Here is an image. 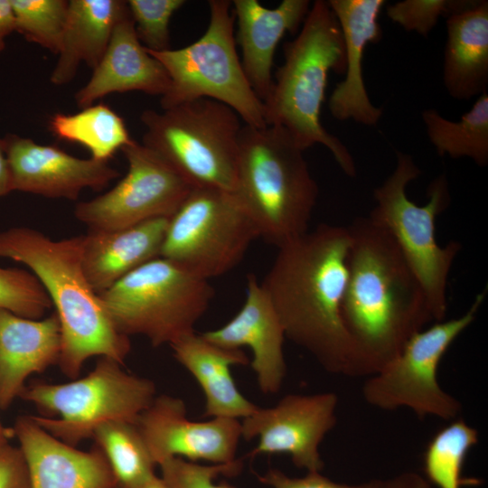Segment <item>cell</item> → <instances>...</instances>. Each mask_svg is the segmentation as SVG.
Listing matches in <instances>:
<instances>
[{
    "label": "cell",
    "mask_w": 488,
    "mask_h": 488,
    "mask_svg": "<svg viewBox=\"0 0 488 488\" xmlns=\"http://www.w3.org/2000/svg\"><path fill=\"white\" fill-rule=\"evenodd\" d=\"M348 229L342 318L352 348L354 377H369L435 321L420 284L389 233L370 216L355 220Z\"/></svg>",
    "instance_id": "1"
},
{
    "label": "cell",
    "mask_w": 488,
    "mask_h": 488,
    "mask_svg": "<svg viewBox=\"0 0 488 488\" xmlns=\"http://www.w3.org/2000/svg\"><path fill=\"white\" fill-rule=\"evenodd\" d=\"M350 243L348 227L321 224L277 248L260 284L286 338L326 371L354 377L352 348L342 318Z\"/></svg>",
    "instance_id": "2"
},
{
    "label": "cell",
    "mask_w": 488,
    "mask_h": 488,
    "mask_svg": "<svg viewBox=\"0 0 488 488\" xmlns=\"http://www.w3.org/2000/svg\"><path fill=\"white\" fill-rule=\"evenodd\" d=\"M81 244L82 235L52 240L28 227L0 231V258L28 267L54 305L61 333L58 365L70 379L90 357L123 364L131 349L129 337L115 327L84 275Z\"/></svg>",
    "instance_id": "3"
},
{
    "label": "cell",
    "mask_w": 488,
    "mask_h": 488,
    "mask_svg": "<svg viewBox=\"0 0 488 488\" xmlns=\"http://www.w3.org/2000/svg\"><path fill=\"white\" fill-rule=\"evenodd\" d=\"M284 57L263 102L267 125L286 129L304 151L324 145L341 169L354 177L356 166L348 148L321 123L329 72L345 71L343 33L327 1L311 4L300 32L285 42Z\"/></svg>",
    "instance_id": "4"
},
{
    "label": "cell",
    "mask_w": 488,
    "mask_h": 488,
    "mask_svg": "<svg viewBox=\"0 0 488 488\" xmlns=\"http://www.w3.org/2000/svg\"><path fill=\"white\" fill-rule=\"evenodd\" d=\"M232 193L259 238L279 248L309 230L319 190L304 150L286 129L243 125Z\"/></svg>",
    "instance_id": "5"
},
{
    "label": "cell",
    "mask_w": 488,
    "mask_h": 488,
    "mask_svg": "<svg viewBox=\"0 0 488 488\" xmlns=\"http://www.w3.org/2000/svg\"><path fill=\"white\" fill-rule=\"evenodd\" d=\"M140 120L141 144L192 188L234 191L243 125L231 108L202 98L162 111L144 110Z\"/></svg>",
    "instance_id": "6"
},
{
    "label": "cell",
    "mask_w": 488,
    "mask_h": 488,
    "mask_svg": "<svg viewBox=\"0 0 488 488\" xmlns=\"http://www.w3.org/2000/svg\"><path fill=\"white\" fill-rule=\"evenodd\" d=\"M390 175L373 192L376 205L369 215L392 237L420 284L435 322L447 310V284L453 263L461 249L457 241L440 246L436 221L449 205L446 177H436L427 188L428 201L418 205L407 195V187L421 171L411 155L396 151Z\"/></svg>",
    "instance_id": "7"
},
{
    "label": "cell",
    "mask_w": 488,
    "mask_h": 488,
    "mask_svg": "<svg viewBox=\"0 0 488 488\" xmlns=\"http://www.w3.org/2000/svg\"><path fill=\"white\" fill-rule=\"evenodd\" d=\"M99 296L119 333L142 335L159 347L194 331L214 297V289L208 280L160 256Z\"/></svg>",
    "instance_id": "8"
},
{
    "label": "cell",
    "mask_w": 488,
    "mask_h": 488,
    "mask_svg": "<svg viewBox=\"0 0 488 488\" xmlns=\"http://www.w3.org/2000/svg\"><path fill=\"white\" fill-rule=\"evenodd\" d=\"M231 7L228 0H211L208 27L197 41L180 49L146 50L170 79L161 108L205 98L231 108L244 125L263 127L267 126L264 104L251 88L238 55Z\"/></svg>",
    "instance_id": "9"
},
{
    "label": "cell",
    "mask_w": 488,
    "mask_h": 488,
    "mask_svg": "<svg viewBox=\"0 0 488 488\" xmlns=\"http://www.w3.org/2000/svg\"><path fill=\"white\" fill-rule=\"evenodd\" d=\"M120 363L101 357L85 377L68 383H35L20 397L43 416H32L46 431L75 446L110 421L136 423L156 397L155 383L127 372Z\"/></svg>",
    "instance_id": "10"
},
{
    "label": "cell",
    "mask_w": 488,
    "mask_h": 488,
    "mask_svg": "<svg viewBox=\"0 0 488 488\" xmlns=\"http://www.w3.org/2000/svg\"><path fill=\"white\" fill-rule=\"evenodd\" d=\"M486 293L487 287L462 315L415 333L390 362L368 377L361 389L364 400L381 410L406 408L419 418H457L462 404L440 386L437 369L451 344L475 320Z\"/></svg>",
    "instance_id": "11"
},
{
    "label": "cell",
    "mask_w": 488,
    "mask_h": 488,
    "mask_svg": "<svg viewBox=\"0 0 488 488\" xmlns=\"http://www.w3.org/2000/svg\"><path fill=\"white\" fill-rule=\"evenodd\" d=\"M258 238L232 192L192 188L168 221L160 256L209 281L238 266Z\"/></svg>",
    "instance_id": "12"
},
{
    "label": "cell",
    "mask_w": 488,
    "mask_h": 488,
    "mask_svg": "<svg viewBox=\"0 0 488 488\" xmlns=\"http://www.w3.org/2000/svg\"><path fill=\"white\" fill-rule=\"evenodd\" d=\"M122 153L127 174L109 191L77 203L75 218L89 230H115L152 219H170L192 187L165 161L132 140Z\"/></svg>",
    "instance_id": "13"
},
{
    "label": "cell",
    "mask_w": 488,
    "mask_h": 488,
    "mask_svg": "<svg viewBox=\"0 0 488 488\" xmlns=\"http://www.w3.org/2000/svg\"><path fill=\"white\" fill-rule=\"evenodd\" d=\"M337 395L333 392L287 394L271 408L258 407L242 418L241 438L258 437L248 455L287 454L307 472L324 467L319 447L336 424Z\"/></svg>",
    "instance_id": "14"
},
{
    "label": "cell",
    "mask_w": 488,
    "mask_h": 488,
    "mask_svg": "<svg viewBox=\"0 0 488 488\" xmlns=\"http://www.w3.org/2000/svg\"><path fill=\"white\" fill-rule=\"evenodd\" d=\"M136 425L155 465L172 457L229 464L236 460L241 438L239 419L192 421L187 417L184 401L166 394L156 396Z\"/></svg>",
    "instance_id": "15"
},
{
    "label": "cell",
    "mask_w": 488,
    "mask_h": 488,
    "mask_svg": "<svg viewBox=\"0 0 488 488\" xmlns=\"http://www.w3.org/2000/svg\"><path fill=\"white\" fill-rule=\"evenodd\" d=\"M3 142L12 192L76 201L82 190L101 191L120 175L108 162L79 158L14 134Z\"/></svg>",
    "instance_id": "16"
},
{
    "label": "cell",
    "mask_w": 488,
    "mask_h": 488,
    "mask_svg": "<svg viewBox=\"0 0 488 488\" xmlns=\"http://www.w3.org/2000/svg\"><path fill=\"white\" fill-rule=\"evenodd\" d=\"M246 299L240 310L220 328L202 335L225 349L249 347L258 388L264 394L277 393L286 374L280 319L261 284L253 274L247 277Z\"/></svg>",
    "instance_id": "17"
},
{
    "label": "cell",
    "mask_w": 488,
    "mask_h": 488,
    "mask_svg": "<svg viewBox=\"0 0 488 488\" xmlns=\"http://www.w3.org/2000/svg\"><path fill=\"white\" fill-rule=\"evenodd\" d=\"M19 441L30 488H116L110 466L99 446L76 449L42 428L32 416L13 427Z\"/></svg>",
    "instance_id": "18"
},
{
    "label": "cell",
    "mask_w": 488,
    "mask_h": 488,
    "mask_svg": "<svg viewBox=\"0 0 488 488\" xmlns=\"http://www.w3.org/2000/svg\"><path fill=\"white\" fill-rule=\"evenodd\" d=\"M341 27L345 48L344 79L333 90L328 108L340 121L353 120L365 126L376 125L383 111L372 104L362 73L366 46L382 36L379 23L385 0H329Z\"/></svg>",
    "instance_id": "19"
},
{
    "label": "cell",
    "mask_w": 488,
    "mask_h": 488,
    "mask_svg": "<svg viewBox=\"0 0 488 488\" xmlns=\"http://www.w3.org/2000/svg\"><path fill=\"white\" fill-rule=\"evenodd\" d=\"M169 87L165 69L138 40L127 7L115 25L107 50L92 70L90 79L74 99L78 107L84 108L111 93L140 91L162 97Z\"/></svg>",
    "instance_id": "20"
},
{
    "label": "cell",
    "mask_w": 488,
    "mask_h": 488,
    "mask_svg": "<svg viewBox=\"0 0 488 488\" xmlns=\"http://www.w3.org/2000/svg\"><path fill=\"white\" fill-rule=\"evenodd\" d=\"M238 30L236 43L241 50V65L254 92L264 102L273 83L275 52L286 33H296L311 7L308 0H283L276 8L258 0L231 3Z\"/></svg>",
    "instance_id": "21"
},
{
    "label": "cell",
    "mask_w": 488,
    "mask_h": 488,
    "mask_svg": "<svg viewBox=\"0 0 488 488\" xmlns=\"http://www.w3.org/2000/svg\"><path fill=\"white\" fill-rule=\"evenodd\" d=\"M61 324L56 313L29 319L0 309V409L20 397L26 379L58 364Z\"/></svg>",
    "instance_id": "22"
},
{
    "label": "cell",
    "mask_w": 488,
    "mask_h": 488,
    "mask_svg": "<svg viewBox=\"0 0 488 488\" xmlns=\"http://www.w3.org/2000/svg\"><path fill=\"white\" fill-rule=\"evenodd\" d=\"M167 218L152 219L115 230L82 235L81 266L99 295L143 264L160 257Z\"/></svg>",
    "instance_id": "23"
},
{
    "label": "cell",
    "mask_w": 488,
    "mask_h": 488,
    "mask_svg": "<svg viewBox=\"0 0 488 488\" xmlns=\"http://www.w3.org/2000/svg\"><path fill=\"white\" fill-rule=\"evenodd\" d=\"M175 360L194 377L205 397L203 417L244 418L258 406L239 390L230 369L247 365L249 357L241 349H225L195 331L170 344Z\"/></svg>",
    "instance_id": "24"
},
{
    "label": "cell",
    "mask_w": 488,
    "mask_h": 488,
    "mask_svg": "<svg viewBox=\"0 0 488 488\" xmlns=\"http://www.w3.org/2000/svg\"><path fill=\"white\" fill-rule=\"evenodd\" d=\"M443 81L454 99L467 100L487 92L488 2L474 0L446 18Z\"/></svg>",
    "instance_id": "25"
},
{
    "label": "cell",
    "mask_w": 488,
    "mask_h": 488,
    "mask_svg": "<svg viewBox=\"0 0 488 488\" xmlns=\"http://www.w3.org/2000/svg\"><path fill=\"white\" fill-rule=\"evenodd\" d=\"M127 11V1L123 0H70L50 81L56 86L70 83L83 62L94 70L107 50L115 25Z\"/></svg>",
    "instance_id": "26"
},
{
    "label": "cell",
    "mask_w": 488,
    "mask_h": 488,
    "mask_svg": "<svg viewBox=\"0 0 488 488\" xmlns=\"http://www.w3.org/2000/svg\"><path fill=\"white\" fill-rule=\"evenodd\" d=\"M50 128L58 138L83 145L91 158L104 162L133 140L123 117L103 103L74 114L56 113Z\"/></svg>",
    "instance_id": "27"
},
{
    "label": "cell",
    "mask_w": 488,
    "mask_h": 488,
    "mask_svg": "<svg viewBox=\"0 0 488 488\" xmlns=\"http://www.w3.org/2000/svg\"><path fill=\"white\" fill-rule=\"evenodd\" d=\"M429 141L440 156L467 157L477 165L488 164V93L478 97L458 121L444 117L436 109L421 113Z\"/></svg>",
    "instance_id": "28"
},
{
    "label": "cell",
    "mask_w": 488,
    "mask_h": 488,
    "mask_svg": "<svg viewBox=\"0 0 488 488\" xmlns=\"http://www.w3.org/2000/svg\"><path fill=\"white\" fill-rule=\"evenodd\" d=\"M105 455L117 488H141L153 476L155 464L136 425L110 421L92 435Z\"/></svg>",
    "instance_id": "29"
},
{
    "label": "cell",
    "mask_w": 488,
    "mask_h": 488,
    "mask_svg": "<svg viewBox=\"0 0 488 488\" xmlns=\"http://www.w3.org/2000/svg\"><path fill=\"white\" fill-rule=\"evenodd\" d=\"M478 431L463 419H454L436 432L423 455L425 478L437 488H461L462 472Z\"/></svg>",
    "instance_id": "30"
},
{
    "label": "cell",
    "mask_w": 488,
    "mask_h": 488,
    "mask_svg": "<svg viewBox=\"0 0 488 488\" xmlns=\"http://www.w3.org/2000/svg\"><path fill=\"white\" fill-rule=\"evenodd\" d=\"M15 31L28 42L58 54L68 15L67 0H11Z\"/></svg>",
    "instance_id": "31"
},
{
    "label": "cell",
    "mask_w": 488,
    "mask_h": 488,
    "mask_svg": "<svg viewBox=\"0 0 488 488\" xmlns=\"http://www.w3.org/2000/svg\"><path fill=\"white\" fill-rule=\"evenodd\" d=\"M52 306L48 294L32 272L0 267V309L29 319H41Z\"/></svg>",
    "instance_id": "32"
},
{
    "label": "cell",
    "mask_w": 488,
    "mask_h": 488,
    "mask_svg": "<svg viewBox=\"0 0 488 488\" xmlns=\"http://www.w3.org/2000/svg\"><path fill=\"white\" fill-rule=\"evenodd\" d=\"M127 7L136 33L142 45L150 52L171 49L169 24L183 0H128Z\"/></svg>",
    "instance_id": "33"
},
{
    "label": "cell",
    "mask_w": 488,
    "mask_h": 488,
    "mask_svg": "<svg viewBox=\"0 0 488 488\" xmlns=\"http://www.w3.org/2000/svg\"><path fill=\"white\" fill-rule=\"evenodd\" d=\"M474 0H403L389 5L388 17L408 32L427 37L441 17L470 6Z\"/></svg>",
    "instance_id": "34"
},
{
    "label": "cell",
    "mask_w": 488,
    "mask_h": 488,
    "mask_svg": "<svg viewBox=\"0 0 488 488\" xmlns=\"http://www.w3.org/2000/svg\"><path fill=\"white\" fill-rule=\"evenodd\" d=\"M162 478L170 488H236L226 481L215 483L219 475L235 476L242 470L239 459L229 464L204 465L180 457L169 458L159 465Z\"/></svg>",
    "instance_id": "35"
},
{
    "label": "cell",
    "mask_w": 488,
    "mask_h": 488,
    "mask_svg": "<svg viewBox=\"0 0 488 488\" xmlns=\"http://www.w3.org/2000/svg\"><path fill=\"white\" fill-rule=\"evenodd\" d=\"M258 480L271 488H374L375 480L358 484L334 482L321 472H307L303 477H291L277 468H270L265 474L258 475Z\"/></svg>",
    "instance_id": "36"
},
{
    "label": "cell",
    "mask_w": 488,
    "mask_h": 488,
    "mask_svg": "<svg viewBox=\"0 0 488 488\" xmlns=\"http://www.w3.org/2000/svg\"><path fill=\"white\" fill-rule=\"evenodd\" d=\"M0 488H30L23 454L9 444L0 448Z\"/></svg>",
    "instance_id": "37"
},
{
    "label": "cell",
    "mask_w": 488,
    "mask_h": 488,
    "mask_svg": "<svg viewBox=\"0 0 488 488\" xmlns=\"http://www.w3.org/2000/svg\"><path fill=\"white\" fill-rule=\"evenodd\" d=\"M374 488H431V486L419 474L404 472L388 479L375 480Z\"/></svg>",
    "instance_id": "38"
},
{
    "label": "cell",
    "mask_w": 488,
    "mask_h": 488,
    "mask_svg": "<svg viewBox=\"0 0 488 488\" xmlns=\"http://www.w3.org/2000/svg\"><path fill=\"white\" fill-rule=\"evenodd\" d=\"M15 31L11 0H0V52L5 48V39Z\"/></svg>",
    "instance_id": "39"
},
{
    "label": "cell",
    "mask_w": 488,
    "mask_h": 488,
    "mask_svg": "<svg viewBox=\"0 0 488 488\" xmlns=\"http://www.w3.org/2000/svg\"><path fill=\"white\" fill-rule=\"evenodd\" d=\"M11 192L10 172L4 149L3 138H0V197Z\"/></svg>",
    "instance_id": "40"
},
{
    "label": "cell",
    "mask_w": 488,
    "mask_h": 488,
    "mask_svg": "<svg viewBox=\"0 0 488 488\" xmlns=\"http://www.w3.org/2000/svg\"><path fill=\"white\" fill-rule=\"evenodd\" d=\"M14 436V429L5 427L0 421V448L9 444L10 438Z\"/></svg>",
    "instance_id": "41"
},
{
    "label": "cell",
    "mask_w": 488,
    "mask_h": 488,
    "mask_svg": "<svg viewBox=\"0 0 488 488\" xmlns=\"http://www.w3.org/2000/svg\"><path fill=\"white\" fill-rule=\"evenodd\" d=\"M141 488H170L163 478H159L156 475L153 476L147 483H145Z\"/></svg>",
    "instance_id": "42"
},
{
    "label": "cell",
    "mask_w": 488,
    "mask_h": 488,
    "mask_svg": "<svg viewBox=\"0 0 488 488\" xmlns=\"http://www.w3.org/2000/svg\"><path fill=\"white\" fill-rule=\"evenodd\" d=\"M116 488H117V487H116Z\"/></svg>",
    "instance_id": "43"
}]
</instances>
